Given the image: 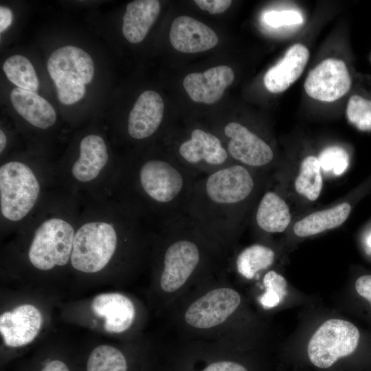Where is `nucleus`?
Masks as SVG:
<instances>
[{
	"mask_svg": "<svg viewBox=\"0 0 371 371\" xmlns=\"http://www.w3.org/2000/svg\"><path fill=\"white\" fill-rule=\"evenodd\" d=\"M47 71L53 80L59 101L71 105L86 93L85 85L94 76V63L82 49L73 45L54 51L47 61Z\"/></svg>",
	"mask_w": 371,
	"mask_h": 371,
	"instance_id": "nucleus-1",
	"label": "nucleus"
},
{
	"mask_svg": "<svg viewBox=\"0 0 371 371\" xmlns=\"http://www.w3.org/2000/svg\"><path fill=\"white\" fill-rule=\"evenodd\" d=\"M40 184L32 170L16 161L0 168L1 214L11 221L25 218L34 207L40 194Z\"/></svg>",
	"mask_w": 371,
	"mask_h": 371,
	"instance_id": "nucleus-2",
	"label": "nucleus"
},
{
	"mask_svg": "<svg viewBox=\"0 0 371 371\" xmlns=\"http://www.w3.org/2000/svg\"><path fill=\"white\" fill-rule=\"evenodd\" d=\"M117 242L112 225L101 221L82 225L74 235L70 258L72 267L83 273L101 271L113 257Z\"/></svg>",
	"mask_w": 371,
	"mask_h": 371,
	"instance_id": "nucleus-3",
	"label": "nucleus"
},
{
	"mask_svg": "<svg viewBox=\"0 0 371 371\" xmlns=\"http://www.w3.org/2000/svg\"><path fill=\"white\" fill-rule=\"evenodd\" d=\"M74 231L66 221L52 218L36 229L28 251L31 264L41 271L65 265L71 258Z\"/></svg>",
	"mask_w": 371,
	"mask_h": 371,
	"instance_id": "nucleus-4",
	"label": "nucleus"
},
{
	"mask_svg": "<svg viewBox=\"0 0 371 371\" xmlns=\"http://www.w3.org/2000/svg\"><path fill=\"white\" fill-rule=\"evenodd\" d=\"M359 337V330L351 322L340 319L326 320L308 342L310 361L319 368H328L339 358L354 352Z\"/></svg>",
	"mask_w": 371,
	"mask_h": 371,
	"instance_id": "nucleus-5",
	"label": "nucleus"
},
{
	"mask_svg": "<svg viewBox=\"0 0 371 371\" xmlns=\"http://www.w3.org/2000/svg\"><path fill=\"white\" fill-rule=\"evenodd\" d=\"M351 85L352 79L346 63L330 58L322 61L309 72L304 89L315 100L331 102L346 95Z\"/></svg>",
	"mask_w": 371,
	"mask_h": 371,
	"instance_id": "nucleus-6",
	"label": "nucleus"
},
{
	"mask_svg": "<svg viewBox=\"0 0 371 371\" xmlns=\"http://www.w3.org/2000/svg\"><path fill=\"white\" fill-rule=\"evenodd\" d=\"M240 303V297L235 290L216 289L193 302L185 313V320L194 328H212L225 322Z\"/></svg>",
	"mask_w": 371,
	"mask_h": 371,
	"instance_id": "nucleus-7",
	"label": "nucleus"
},
{
	"mask_svg": "<svg viewBox=\"0 0 371 371\" xmlns=\"http://www.w3.org/2000/svg\"><path fill=\"white\" fill-rule=\"evenodd\" d=\"M43 325V315L30 304H21L0 316V333L6 346L17 348L32 342Z\"/></svg>",
	"mask_w": 371,
	"mask_h": 371,
	"instance_id": "nucleus-8",
	"label": "nucleus"
},
{
	"mask_svg": "<svg viewBox=\"0 0 371 371\" xmlns=\"http://www.w3.org/2000/svg\"><path fill=\"white\" fill-rule=\"evenodd\" d=\"M254 180L243 166L234 165L211 174L205 189L208 197L216 203L232 204L247 198L254 188Z\"/></svg>",
	"mask_w": 371,
	"mask_h": 371,
	"instance_id": "nucleus-9",
	"label": "nucleus"
},
{
	"mask_svg": "<svg viewBox=\"0 0 371 371\" xmlns=\"http://www.w3.org/2000/svg\"><path fill=\"white\" fill-rule=\"evenodd\" d=\"M199 261V251L194 243L179 240L171 245L165 254L164 268L160 279L163 291L171 293L182 286Z\"/></svg>",
	"mask_w": 371,
	"mask_h": 371,
	"instance_id": "nucleus-10",
	"label": "nucleus"
},
{
	"mask_svg": "<svg viewBox=\"0 0 371 371\" xmlns=\"http://www.w3.org/2000/svg\"><path fill=\"white\" fill-rule=\"evenodd\" d=\"M139 180L145 192L161 203L175 199L183 186L180 172L169 163L159 159L149 160L142 165Z\"/></svg>",
	"mask_w": 371,
	"mask_h": 371,
	"instance_id": "nucleus-11",
	"label": "nucleus"
},
{
	"mask_svg": "<svg viewBox=\"0 0 371 371\" xmlns=\"http://www.w3.org/2000/svg\"><path fill=\"white\" fill-rule=\"evenodd\" d=\"M224 133L230 138L228 150L234 159L251 166H261L273 159L271 147L243 125L230 122Z\"/></svg>",
	"mask_w": 371,
	"mask_h": 371,
	"instance_id": "nucleus-12",
	"label": "nucleus"
},
{
	"mask_svg": "<svg viewBox=\"0 0 371 371\" xmlns=\"http://www.w3.org/2000/svg\"><path fill=\"white\" fill-rule=\"evenodd\" d=\"M234 80L233 70L226 65H218L203 73L188 74L183 82L189 97L194 102L211 104L218 101L225 89Z\"/></svg>",
	"mask_w": 371,
	"mask_h": 371,
	"instance_id": "nucleus-13",
	"label": "nucleus"
},
{
	"mask_svg": "<svg viewBox=\"0 0 371 371\" xmlns=\"http://www.w3.org/2000/svg\"><path fill=\"white\" fill-rule=\"evenodd\" d=\"M172 47L183 53H198L214 47L218 38L207 25L188 16H180L174 19L169 33Z\"/></svg>",
	"mask_w": 371,
	"mask_h": 371,
	"instance_id": "nucleus-14",
	"label": "nucleus"
},
{
	"mask_svg": "<svg viewBox=\"0 0 371 371\" xmlns=\"http://www.w3.org/2000/svg\"><path fill=\"white\" fill-rule=\"evenodd\" d=\"M93 313L104 320V328L111 333L126 330L132 325L135 306L131 300L119 293H103L93 297L91 304Z\"/></svg>",
	"mask_w": 371,
	"mask_h": 371,
	"instance_id": "nucleus-15",
	"label": "nucleus"
},
{
	"mask_svg": "<svg viewBox=\"0 0 371 371\" xmlns=\"http://www.w3.org/2000/svg\"><path fill=\"white\" fill-rule=\"evenodd\" d=\"M164 104L160 95L153 90L144 91L130 111L128 132L137 139L152 135L159 126L164 115Z\"/></svg>",
	"mask_w": 371,
	"mask_h": 371,
	"instance_id": "nucleus-16",
	"label": "nucleus"
},
{
	"mask_svg": "<svg viewBox=\"0 0 371 371\" xmlns=\"http://www.w3.org/2000/svg\"><path fill=\"white\" fill-rule=\"evenodd\" d=\"M308 58L309 51L305 45L291 46L283 58L266 72L263 81L267 89L273 93L286 91L300 78Z\"/></svg>",
	"mask_w": 371,
	"mask_h": 371,
	"instance_id": "nucleus-17",
	"label": "nucleus"
},
{
	"mask_svg": "<svg viewBox=\"0 0 371 371\" xmlns=\"http://www.w3.org/2000/svg\"><path fill=\"white\" fill-rule=\"evenodd\" d=\"M10 99L16 112L30 124L46 129L56 122L54 109L36 92L16 87L12 90Z\"/></svg>",
	"mask_w": 371,
	"mask_h": 371,
	"instance_id": "nucleus-18",
	"label": "nucleus"
},
{
	"mask_svg": "<svg viewBox=\"0 0 371 371\" xmlns=\"http://www.w3.org/2000/svg\"><path fill=\"white\" fill-rule=\"evenodd\" d=\"M108 157L106 144L100 136H85L80 143V155L72 166V175L80 182L92 181L105 166Z\"/></svg>",
	"mask_w": 371,
	"mask_h": 371,
	"instance_id": "nucleus-19",
	"label": "nucleus"
},
{
	"mask_svg": "<svg viewBox=\"0 0 371 371\" xmlns=\"http://www.w3.org/2000/svg\"><path fill=\"white\" fill-rule=\"evenodd\" d=\"M160 12L157 0H137L128 3L123 16L122 33L131 43H139L148 34Z\"/></svg>",
	"mask_w": 371,
	"mask_h": 371,
	"instance_id": "nucleus-20",
	"label": "nucleus"
},
{
	"mask_svg": "<svg viewBox=\"0 0 371 371\" xmlns=\"http://www.w3.org/2000/svg\"><path fill=\"white\" fill-rule=\"evenodd\" d=\"M179 151L185 160L192 164L204 160L207 164L218 165L227 158L220 139L201 129H194L191 139L182 143Z\"/></svg>",
	"mask_w": 371,
	"mask_h": 371,
	"instance_id": "nucleus-21",
	"label": "nucleus"
},
{
	"mask_svg": "<svg viewBox=\"0 0 371 371\" xmlns=\"http://www.w3.org/2000/svg\"><path fill=\"white\" fill-rule=\"evenodd\" d=\"M350 211V203L344 202L335 207L311 213L295 223L294 233L298 236L306 237L337 227L347 219Z\"/></svg>",
	"mask_w": 371,
	"mask_h": 371,
	"instance_id": "nucleus-22",
	"label": "nucleus"
},
{
	"mask_svg": "<svg viewBox=\"0 0 371 371\" xmlns=\"http://www.w3.org/2000/svg\"><path fill=\"white\" fill-rule=\"evenodd\" d=\"M290 221L291 214L285 201L275 192H267L256 212L258 226L267 232L279 233L286 229Z\"/></svg>",
	"mask_w": 371,
	"mask_h": 371,
	"instance_id": "nucleus-23",
	"label": "nucleus"
},
{
	"mask_svg": "<svg viewBox=\"0 0 371 371\" xmlns=\"http://www.w3.org/2000/svg\"><path fill=\"white\" fill-rule=\"evenodd\" d=\"M8 79L18 88L36 92L39 81L31 62L25 56L16 54L8 58L3 65Z\"/></svg>",
	"mask_w": 371,
	"mask_h": 371,
	"instance_id": "nucleus-24",
	"label": "nucleus"
},
{
	"mask_svg": "<svg viewBox=\"0 0 371 371\" xmlns=\"http://www.w3.org/2000/svg\"><path fill=\"white\" fill-rule=\"evenodd\" d=\"M323 181L319 160L314 156L305 157L295 181V190L310 201H315L322 189Z\"/></svg>",
	"mask_w": 371,
	"mask_h": 371,
	"instance_id": "nucleus-25",
	"label": "nucleus"
},
{
	"mask_svg": "<svg viewBox=\"0 0 371 371\" xmlns=\"http://www.w3.org/2000/svg\"><path fill=\"white\" fill-rule=\"evenodd\" d=\"M273 260L274 252L271 249L261 245H254L239 254L236 267L243 277L252 279L258 271L269 267Z\"/></svg>",
	"mask_w": 371,
	"mask_h": 371,
	"instance_id": "nucleus-26",
	"label": "nucleus"
},
{
	"mask_svg": "<svg viewBox=\"0 0 371 371\" xmlns=\"http://www.w3.org/2000/svg\"><path fill=\"white\" fill-rule=\"evenodd\" d=\"M86 371H127V362L120 350L109 345H100L90 353Z\"/></svg>",
	"mask_w": 371,
	"mask_h": 371,
	"instance_id": "nucleus-27",
	"label": "nucleus"
},
{
	"mask_svg": "<svg viewBox=\"0 0 371 371\" xmlns=\"http://www.w3.org/2000/svg\"><path fill=\"white\" fill-rule=\"evenodd\" d=\"M346 114L348 122L357 129L371 131V100L355 94L350 97Z\"/></svg>",
	"mask_w": 371,
	"mask_h": 371,
	"instance_id": "nucleus-28",
	"label": "nucleus"
},
{
	"mask_svg": "<svg viewBox=\"0 0 371 371\" xmlns=\"http://www.w3.org/2000/svg\"><path fill=\"white\" fill-rule=\"evenodd\" d=\"M263 283L265 293L260 297V302L265 309L278 306L286 295V282L285 278L274 271L265 274Z\"/></svg>",
	"mask_w": 371,
	"mask_h": 371,
	"instance_id": "nucleus-29",
	"label": "nucleus"
},
{
	"mask_svg": "<svg viewBox=\"0 0 371 371\" xmlns=\"http://www.w3.org/2000/svg\"><path fill=\"white\" fill-rule=\"evenodd\" d=\"M317 159L324 172L335 176L342 175L349 164L348 154L343 148L337 146L324 148Z\"/></svg>",
	"mask_w": 371,
	"mask_h": 371,
	"instance_id": "nucleus-30",
	"label": "nucleus"
},
{
	"mask_svg": "<svg viewBox=\"0 0 371 371\" xmlns=\"http://www.w3.org/2000/svg\"><path fill=\"white\" fill-rule=\"evenodd\" d=\"M262 21L272 27L294 25L303 22L302 14L295 10L267 11L262 14Z\"/></svg>",
	"mask_w": 371,
	"mask_h": 371,
	"instance_id": "nucleus-31",
	"label": "nucleus"
},
{
	"mask_svg": "<svg viewBox=\"0 0 371 371\" xmlns=\"http://www.w3.org/2000/svg\"><path fill=\"white\" fill-rule=\"evenodd\" d=\"M194 3L201 10L208 11L210 14L224 12L232 4L230 0H195Z\"/></svg>",
	"mask_w": 371,
	"mask_h": 371,
	"instance_id": "nucleus-32",
	"label": "nucleus"
},
{
	"mask_svg": "<svg viewBox=\"0 0 371 371\" xmlns=\"http://www.w3.org/2000/svg\"><path fill=\"white\" fill-rule=\"evenodd\" d=\"M202 371H247V370L238 363L223 361L212 363Z\"/></svg>",
	"mask_w": 371,
	"mask_h": 371,
	"instance_id": "nucleus-33",
	"label": "nucleus"
},
{
	"mask_svg": "<svg viewBox=\"0 0 371 371\" xmlns=\"http://www.w3.org/2000/svg\"><path fill=\"white\" fill-rule=\"evenodd\" d=\"M355 289L358 294L366 299L371 304V275L359 277L356 281Z\"/></svg>",
	"mask_w": 371,
	"mask_h": 371,
	"instance_id": "nucleus-34",
	"label": "nucleus"
},
{
	"mask_svg": "<svg viewBox=\"0 0 371 371\" xmlns=\"http://www.w3.org/2000/svg\"><path fill=\"white\" fill-rule=\"evenodd\" d=\"M13 20L12 11L5 6L0 7V32H4L12 23Z\"/></svg>",
	"mask_w": 371,
	"mask_h": 371,
	"instance_id": "nucleus-35",
	"label": "nucleus"
},
{
	"mask_svg": "<svg viewBox=\"0 0 371 371\" xmlns=\"http://www.w3.org/2000/svg\"><path fill=\"white\" fill-rule=\"evenodd\" d=\"M41 371H70V370L65 362L54 359L48 361Z\"/></svg>",
	"mask_w": 371,
	"mask_h": 371,
	"instance_id": "nucleus-36",
	"label": "nucleus"
},
{
	"mask_svg": "<svg viewBox=\"0 0 371 371\" xmlns=\"http://www.w3.org/2000/svg\"><path fill=\"white\" fill-rule=\"evenodd\" d=\"M7 143V138L2 130L0 131V153H2Z\"/></svg>",
	"mask_w": 371,
	"mask_h": 371,
	"instance_id": "nucleus-37",
	"label": "nucleus"
},
{
	"mask_svg": "<svg viewBox=\"0 0 371 371\" xmlns=\"http://www.w3.org/2000/svg\"><path fill=\"white\" fill-rule=\"evenodd\" d=\"M368 244L369 247L371 248V235L368 238Z\"/></svg>",
	"mask_w": 371,
	"mask_h": 371,
	"instance_id": "nucleus-38",
	"label": "nucleus"
}]
</instances>
